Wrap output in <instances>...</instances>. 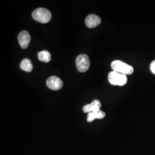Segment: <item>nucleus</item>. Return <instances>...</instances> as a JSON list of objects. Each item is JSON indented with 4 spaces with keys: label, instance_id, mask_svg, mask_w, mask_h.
<instances>
[{
    "label": "nucleus",
    "instance_id": "10",
    "mask_svg": "<svg viewBox=\"0 0 155 155\" xmlns=\"http://www.w3.org/2000/svg\"><path fill=\"white\" fill-rule=\"evenodd\" d=\"M38 58L39 61L48 63L51 60V55L47 51H42L38 53Z\"/></svg>",
    "mask_w": 155,
    "mask_h": 155
},
{
    "label": "nucleus",
    "instance_id": "1",
    "mask_svg": "<svg viewBox=\"0 0 155 155\" xmlns=\"http://www.w3.org/2000/svg\"><path fill=\"white\" fill-rule=\"evenodd\" d=\"M111 68L114 71L119 72L124 75H131L134 72V68L124 61H114L111 63Z\"/></svg>",
    "mask_w": 155,
    "mask_h": 155
},
{
    "label": "nucleus",
    "instance_id": "12",
    "mask_svg": "<svg viewBox=\"0 0 155 155\" xmlns=\"http://www.w3.org/2000/svg\"><path fill=\"white\" fill-rule=\"evenodd\" d=\"M150 69L151 72L155 74V60L151 63L150 65Z\"/></svg>",
    "mask_w": 155,
    "mask_h": 155
},
{
    "label": "nucleus",
    "instance_id": "6",
    "mask_svg": "<svg viewBox=\"0 0 155 155\" xmlns=\"http://www.w3.org/2000/svg\"><path fill=\"white\" fill-rule=\"evenodd\" d=\"M19 45L24 49L27 48L31 41V36L27 31H22L19 33L18 36Z\"/></svg>",
    "mask_w": 155,
    "mask_h": 155
},
{
    "label": "nucleus",
    "instance_id": "4",
    "mask_svg": "<svg viewBox=\"0 0 155 155\" xmlns=\"http://www.w3.org/2000/svg\"><path fill=\"white\" fill-rule=\"evenodd\" d=\"M76 65L79 72H86L90 66L89 56L86 54H81L78 56L76 59Z\"/></svg>",
    "mask_w": 155,
    "mask_h": 155
},
{
    "label": "nucleus",
    "instance_id": "9",
    "mask_svg": "<svg viewBox=\"0 0 155 155\" xmlns=\"http://www.w3.org/2000/svg\"><path fill=\"white\" fill-rule=\"evenodd\" d=\"M20 68L25 71L31 72L33 69V65L31 61L29 59L26 58L23 59L21 61L20 64Z\"/></svg>",
    "mask_w": 155,
    "mask_h": 155
},
{
    "label": "nucleus",
    "instance_id": "2",
    "mask_svg": "<svg viewBox=\"0 0 155 155\" xmlns=\"http://www.w3.org/2000/svg\"><path fill=\"white\" fill-rule=\"evenodd\" d=\"M32 16L35 20L44 24L49 22L52 18V15L50 11L43 8L35 9L32 12Z\"/></svg>",
    "mask_w": 155,
    "mask_h": 155
},
{
    "label": "nucleus",
    "instance_id": "3",
    "mask_svg": "<svg viewBox=\"0 0 155 155\" xmlns=\"http://www.w3.org/2000/svg\"><path fill=\"white\" fill-rule=\"evenodd\" d=\"M108 81L112 85L122 86L127 83V78L126 75L113 71L109 74Z\"/></svg>",
    "mask_w": 155,
    "mask_h": 155
},
{
    "label": "nucleus",
    "instance_id": "5",
    "mask_svg": "<svg viewBox=\"0 0 155 155\" xmlns=\"http://www.w3.org/2000/svg\"><path fill=\"white\" fill-rule=\"evenodd\" d=\"M46 83L48 87L53 90H59L61 89L63 86L61 79L56 76H52L49 78L47 80Z\"/></svg>",
    "mask_w": 155,
    "mask_h": 155
},
{
    "label": "nucleus",
    "instance_id": "11",
    "mask_svg": "<svg viewBox=\"0 0 155 155\" xmlns=\"http://www.w3.org/2000/svg\"><path fill=\"white\" fill-rule=\"evenodd\" d=\"M90 113L91 112H97L98 111L101 110L100 109L101 107V103L99 100H95L91 103L89 104Z\"/></svg>",
    "mask_w": 155,
    "mask_h": 155
},
{
    "label": "nucleus",
    "instance_id": "8",
    "mask_svg": "<svg viewBox=\"0 0 155 155\" xmlns=\"http://www.w3.org/2000/svg\"><path fill=\"white\" fill-rule=\"evenodd\" d=\"M105 116V113L103 111L100 110L97 112H91L88 113L87 117V121L88 122H91L95 119H103Z\"/></svg>",
    "mask_w": 155,
    "mask_h": 155
},
{
    "label": "nucleus",
    "instance_id": "7",
    "mask_svg": "<svg viewBox=\"0 0 155 155\" xmlns=\"http://www.w3.org/2000/svg\"><path fill=\"white\" fill-rule=\"evenodd\" d=\"M101 22V18L95 15H90L85 19V24L88 28H95L100 25Z\"/></svg>",
    "mask_w": 155,
    "mask_h": 155
}]
</instances>
